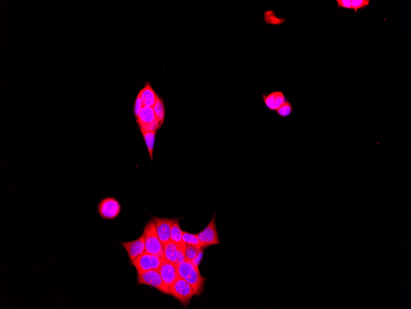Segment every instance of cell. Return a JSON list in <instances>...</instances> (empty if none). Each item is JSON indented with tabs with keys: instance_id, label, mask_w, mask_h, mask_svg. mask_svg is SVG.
<instances>
[{
	"instance_id": "cell-9",
	"label": "cell",
	"mask_w": 411,
	"mask_h": 309,
	"mask_svg": "<svg viewBox=\"0 0 411 309\" xmlns=\"http://www.w3.org/2000/svg\"><path fill=\"white\" fill-rule=\"evenodd\" d=\"M137 124H138L139 129L146 131H154L159 129L158 120L154 114L153 108L148 106H143L137 119Z\"/></svg>"
},
{
	"instance_id": "cell-20",
	"label": "cell",
	"mask_w": 411,
	"mask_h": 309,
	"mask_svg": "<svg viewBox=\"0 0 411 309\" xmlns=\"http://www.w3.org/2000/svg\"><path fill=\"white\" fill-rule=\"evenodd\" d=\"M202 248H198L197 246L193 245H187L185 250V259L193 261L198 256Z\"/></svg>"
},
{
	"instance_id": "cell-13",
	"label": "cell",
	"mask_w": 411,
	"mask_h": 309,
	"mask_svg": "<svg viewBox=\"0 0 411 309\" xmlns=\"http://www.w3.org/2000/svg\"><path fill=\"white\" fill-rule=\"evenodd\" d=\"M139 93L141 95L144 106L153 108L154 106L155 105L157 100H158V95L149 83L146 84V85L140 91Z\"/></svg>"
},
{
	"instance_id": "cell-3",
	"label": "cell",
	"mask_w": 411,
	"mask_h": 309,
	"mask_svg": "<svg viewBox=\"0 0 411 309\" xmlns=\"http://www.w3.org/2000/svg\"><path fill=\"white\" fill-rule=\"evenodd\" d=\"M99 216L105 221H113L119 217L122 212V205L114 197H105L98 204Z\"/></svg>"
},
{
	"instance_id": "cell-11",
	"label": "cell",
	"mask_w": 411,
	"mask_h": 309,
	"mask_svg": "<svg viewBox=\"0 0 411 309\" xmlns=\"http://www.w3.org/2000/svg\"><path fill=\"white\" fill-rule=\"evenodd\" d=\"M120 244L127 251L130 262L136 259L145 251V239L143 234L135 240L121 242Z\"/></svg>"
},
{
	"instance_id": "cell-8",
	"label": "cell",
	"mask_w": 411,
	"mask_h": 309,
	"mask_svg": "<svg viewBox=\"0 0 411 309\" xmlns=\"http://www.w3.org/2000/svg\"><path fill=\"white\" fill-rule=\"evenodd\" d=\"M151 216L156 226L159 240L163 246L164 244L170 241L171 229L173 225L176 222H180L182 218V217L177 219L161 218V217L152 216V215Z\"/></svg>"
},
{
	"instance_id": "cell-5",
	"label": "cell",
	"mask_w": 411,
	"mask_h": 309,
	"mask_svg": "<svg viewBox=\"0 0 411 309\" xmlns=\"http://www.w3.org/2000/svg\"><path fill=\"white\" fill-rule=\"evenodd\" d=\"M170 296L177 299L186 309L192 301L194 293L190 284L180 277L171 289Z\"/></svg>"
},
{
	"instance_id": "cell-14",
	"label": "cell",
	"mask_w": 411,
	"mask_h": 309,
	"mask_svg": "<svg viewBox=\"0 0 411 309\" xmlns=\"http://www.w3.org/2000/svg\"><path fill=\"white\" fill-rule=\"evenodd\" d=\"M140 130H141L142 136H143L145 143L146 144L147 150H148L150 158H151L152 163L154 160V142H155L157 131L156 130H154V131H146V130L142 129Z\"/></svg>"
},
{
	"instance_id": "cell-19",
	"label": "cell",
	"mask_w": 411,
	"mask_h": 309,
	"mask_svg": "<svg viewBox=\"0 0 411 309\" xmlns=\"http://www.w3.org/2000/svg\"><path fill=\"white\" fill-rule=\"evenodd\" d=\"M182 242L187 245H193L201 248V245L197 235L183 231Z\"/></svg>"
},
{
	"instance_id": "cell-1",
	"label": "cell",
	"mask_w": 411,
	"mask_h": 309,
	"mask_svg": "<svg viewBox=\"0 0 411 309\" xmlns=\"http://www.w3.org/2000/svg\"><path fill=\"white\" fill-rule=\"evenodd\" d=\"M179 275L192 287L194 296H201L205 293V284L207 278L201 275L199 267L189 260H185L176 265Z\"/></svg>"
},
{
	"instance_id": "cell-12",
	"label": "cell",
	"mask_w": 411,
	"mask_h": 309,
	"mask_svg": "<svg viewBox=\"0 0 411 309\" xmlns=\"http://www.w3.org/2000/svg\"><path fill=\"white\" fill-rule=\"evenodd\" d=\"M262 98L265 107L272 112L276 111L287 100L286 96L282 91H274L269 94H263Z\"/></svg>"
},
{
	"instance_id": "cell-7",
	"label": "cell",
	"mask_w": 411,
	"mask_h": 309,
	"mask_svg": "<svg viewBox=\"0 0 411 309\" xmlns=\"http://www.w3.org/2000/svg\"><path fill=\"white\" fill-rule=\"evenodd\" d=\"M201 248L205 250L209 246L221 244L219 240L218 231L216 226V212H215L208 225L197 234Z\"/></svg>"
},
{
	"instance_id": "cell-16",
	"label": "cell",
	"mask_w": 411,
	"mask_h": 309,
	"mask_svg": "<svg viewBox=\"0 0 411 309\" xmlns=\"http://www.w3.org/2000/svg\"><path fill=\"white\" fill-rule=\"evenodd\" d=\"M154 114L156 115V119L158 120L159 127L163 125L165 117V106H164L163 99L158 96L155 105L153 107Z\"/></svg>"
},
{
	"instance_id": "cell-2",
	"label": "cell",
	"mask_w": 411,
	"mask_h": 309,
	"mask_svg": "<svg viewBox=\"0 0 411 309\" xmlns=\"http://www.w3.org/2000/svg\"><path fill=\"white\" fill-rule=\"evenodd\" d=\"M143 235L145 239V251L165 259L163 246L159 240L156 226L152 219L145 224Z\"/></svg>"
},
{
	"instance_id": "cell-25",
	"label": "cell",
	"mask_w": 411,
	"mask_h": 309,
	"mask_svg": "<svg viewBox=\"0 0 411 309\" xmlns=\"http://www.w3.org/2000/svg\"><path fill=\"white\" fill-rule=\"evenodd\" d=\"M204 249L202 248L201 249L200 251L199 254H198V256L195 258L194 260L192 261L193 264L195 265L196 266L199 267V265L201 264V262L202 261L203 257V253H204Z\"/></svg>"
},
{
	"instance_id": "cell-6",
	"label": "cell",
	"mask_w": 411,
	"mask_h": 309,
	"mask_svg": "<svg viewBox=\"0 0 411 309\" xmlns=\"http://www.w3.org/2000/svg\"><path fill=\"white\" fill-rule=\"evenodd\" d=\"M165 260L164 258L144 251L136 259L130 262V265L134 266L137 272H145L151 270H158Z\"/></svg>"
},
{
	"instance_id": "cell-24",
	"label": "cell",
	"mask_w": 411,
	"mask_h": 309,
	"mask_svg": "<svg viewBox=\"0 0 411 309\" xmlns=\"http://www.w3.org/2000/svg\"><path fill=\"white\" fill-rule=\"evenodd\" d=\"M338 8L352 9V0H337Z\"/></svg>"
},
{
	"instance_id": "cell-23",
	"label": "cell",
	"mask_w": 411,
	"mask_h": 309,
	"mask_svg": "<svg viewBox=\"0 0 411 309\" xmlns=\"http://www.w3.org/2000/svg\"><path fill=\"white\" fill-rule=\"evenodd\" d=\"M143 103H142V101L141 98V95L140 94H138V95L137 96L136 98H135V103H134V113L135 119H137L138 117L139 113L141 112L142 108H143Z\"/></svg>"
},
{
	"instance_id": "cell-10",
	"label": "cell",
	"mask_w": 411,
	"mask_h": 309,
	"mask_svg": "<svg viewBox=\"0 0 411 309\" xmlns=\"http://www.w3.org/2000/svg\"><path fill=\"white\" fill-rule=\"evenodd\" d=\"M158 270L164 285L170 291L174 283L180 277L176 265L166 260Z\"/></svg>"
},
{
	"instance_id": "cell-18",
	"label": "cell",
	"mask_w": 411,
	"mask_h": 309,
	"mask_svg": "<svg viewBox=\"0 0 411 309\" xmlns=\"http://www.w3.org/2000/svg\"><path fill=\"white\" fill-rule=\"evenodd\" d=\"M293 112V106L287 100L276 111L277 114L282 118L288 117Z\"/></svg>"
},
{
	"instance_id": "cell-22",
	"label": "cell",
	"mask_w": 411,
	"mask_h": 309,
	"mask_svg": "<svg viewBox=\"0 0 411 309\" xmlns=\"http://www.w3.org/2000/svg\"><path fill=\"white\" fill-rule=\"evenodd\" d=\"M369 3V0H352V9L357 13L359 9L366 8Z\"/></svg>"
},
{
	"instance_id": "cell-21",
	"label": "cell",
	"mask_w": 411,
	"mask_h": 309,
	"mask_svg": "<svg viewBox=\"0 0 411 309\" xmlns=\"http://www.w3.org/2000/svg\"><path fill=\"white\" fill-rule=\"evenodd\" d=\"M178 260L176 265L180 264V263L185 261V250L187 247V245L183 242L178 245Z\"/></svg>"
},
{
	"instance_id": "cell-17",
	"label": "cell",
	"mask_w": 411,
	"mask_h": 309,
	"mask_svg": "<svg viewBox=\"0 0 411 309\" xmlns=\"http://www.w3.org/2000/svg\"><path fill=\"white\" fill-rule=\"evenodd\" d=\"M183 232L180 226V222H176L171 229L170 241L176 245H180L182 242Z\"/></svg>"
},
{
	"instance_id": "cell-4",
	"label": "cell",
	"mask_w": 411,
	"mask_h": 309,
	"mask_svg": "<svg viewBox=\"0 0 411 309\" xmlns=\"http://www.w3.org/2000/svg\"><path fill=\"white\" fill-rule=\"evenodd\" d=\"M137 283L155 288L161 293L170 295V291L166 288L158 270H151L145 272H137Z\"/></svg>"
},
{
	"instance_id": "cell-15",
	"label": "cell",
	"mask_w": 411,
	"mask_h": 309,
	"mask_svg": "<svg viewBox=\"0 0 411 309\" xmlns=\"http://www.w3.org/2000/svg\"><path fill=\"white\" fill-rule=\"evenodd\" d=\"M163 250L165 259L176 265L178 260V246L177 245L169 241L163 245Z\"/></svg>"
}]
</instances>
